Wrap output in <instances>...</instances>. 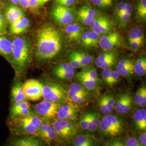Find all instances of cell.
I'll return each instance as SVG.
<instances>
[{
    "instance_id": "1",
    "label": "cell",
    "mask_w": 146,
    "mask_h": 146,
    "mask_svg": "<svg viewBox=\"0 0 146 146\" xmlns=\"http://www.w3.org/2000/svg\"><path fill=\"white\" fill-rule=\"evenodd\" d=\"M62 48L60 33L52 25L42 27L37 34L36 55L41 60L54 58Z\"/></svg>"
},
{
    "instance_id": "2",
    "label": "cell",
    "mask_w": 146,
    "mask_h": 146,
    "mask_svg": "<svg viewBox=\"0 0 146 146\" xmlns=\"http://www.w3.org/2000/svg\"><path fill=\"white\" fill-rule=\"evenodd\" d=\"M12 43L13 62L19 68L26 67L31 60V49L28 41L25 37H16Z\"/></svg>"
},
{
    "instance_id": "3",
    "label": "cell",
    "mask_w": 146,
    "mask_h": 146,
    "mask_svg": "<svg viewBox=\"0 0 146 146\" xmlns=\"http://www.w3.org/2000/svg\"><path fill=\"white\" fill-rule=\"evenodd\" d=\"M99 125L100 129L104 134L108 135H119L123 131L121 121L115 115H106L100 122Z\"/></svg>"
},
{
    "instance_id": "4",
    "label": "cell",
    "mask_w": 146,
    "mask_h": 146,
    "mask_svg": "<svg viewBox=\"0 0 146 146\" xmlns=\"http://www.w3.org/2000/svg\"><path fill=\"white\" fill-rule=\"evenodd\" d=\"M26 100L36 101L42 98L43 84L35 79H30L23 84Z\"/></svg>"
},
{
    "instance_id": "5",
    "label": "cell",
    "mask_w": 146,
    "mask_h": 146,
    "mask_svg": "<svg viewBox=\"0 0 146 146\" xmlns=\"http://www.w3.org/2000/svg\"><path fill=\"white\" fill-rule=\"evenodd\" d=\"M42 98L44 100L57 103L66 98L65 91L62 87L56 84L43 85Z\"/></svg>"
},
{
    "instance_id": "6",
    "label": "cell",
    "mask_w": 146,
    "mask_h": 146,
    "mask_svg": "<svg viewBox=\"0 0 146 146\" xmlns=\"http://www.w3.org/2000/svg\"><path fill=\"white\" fill-rule=\"evenodd\" d=\"M52 18L60 25L67 26L72 23L74 16L71 10L67 7L55 5L52 11Z\"/></svg>"
},
{
    "instance_id": "7",
    "label": "cell",
    "mask_w": 146,
    "mask_h": 146,
    "mask_svg": "<svg viewBox=\"0 0 146 146\" xmlns=\"http://www.w3.org/2000/svg\"><path fill=\"white\" fill-rule=\"evenodd\" d=\"M60 105L57 103L44 100L36 104L35 110L37 113L45 118H54L58 113Z\"/></svg>"
},
{
    "instance_id": "8",
    "label": "cell",
    "mask_w": 146,
    "mask_h": 146,
    "mask_svg": "<svg viewBox=\"0 0 146 146\" xmlns=\"http://www.w3.org/2000/svg\"><path fill=\"white\" fill-rule=\"evenodd\" d=\"M120 34L117 32H113L100 37L98 44L104 52L110 51L120 44Z\"/></svg>"
},
{
    "instance_id": "9",
    "label": "cell",
    "mask_w": 146,
    "mask_h": 146,
    "mask_svg": "<svg viewBox=\"0 0 146 146\" xmlns=\"http://www.w3.org/2000/svg\"><path fill=\"white\" fill-rule=\"evenodd\" d=\"M91 26L93 31L99 35H102L106 34L110 31L111 28V23L108 18L104 16H100L95 19Z\"/></svg>"
},
{
    "instance_id": "10",
    "label": "cell",
    "mask_w": 146,
    "mask_h": 146,
    "mask_svg": "<svg viewBox=\"0 0 146 146\" xmlns=\"http://www.w3.org/2000/svg\"><path fill=\"white\" fill-rule=\"evenodd\" d=\"M4 15L7 22L10 25L25 16L23 11L15 5L7 6Z\"/></svg>"
},
{
    "instance_id": "11",
    "label": "cell",
    "mask_w": 146,
    "mask_h": 146,
    "mask_svg": "<svg viewBox=\"0 0 146 146\" xmlns=\"http://www.w3.org/2000/svg\"><path fill=\"white\" fill-rule=\"evenodd\" d=\"M30 26L29 20L25 16L11 24L9 33L12 35H20L27 31Z\"/></svg>"
},
{
    "instance_id": "12",
    "label": "cell",
    "mask_w": 146,
    "mask_h": 146,
    "mask_svg": "<svg viewBox=\"0 0 146 146\" xmlns=\"http://www.w3.org/2000/svg\"><path fill=\"white\" fill-rule=\"evenodd\" d=\"M13 43L5 35H0V55L10 60L12 56Z\"/></svg>"
},
{
    "instance_id": "13",
    "label": "cell",
    "mask_w": 146,
    "mask_h": 146,
    "mask_svg": "<svg viewBox=\"0 0 146 146\" xmlns=\"http://www.w3.org/2000/svg\"><path fill=\"white\" fill-rule=\"evenodd\" d=\"M65 32L71 41H78L82 35V28L77 23H71L66 27Z\"/></svg>"
},
{
    "instance_id": "14",
    "label": "cell",
    "mask_w": 146,
    "mask_h": 146,
    "mask_svg": "<svg viewBox=\"0 0 146 146\" xmlns=\"http://www.w3.org/2000/svg\"><path fill=\"white\" fill-rule=\"evenodd\" d=\"M133 119L136 127L141 131L146 130V110L145 108L136 110L134 113Z\"/></svg>"
},
{
    "instance_id": "15",
    "label": "cell",
    "mask_w": 146,
    "mask_h": 146,
    "mask_svg": "<svg viewBox=\"0 0 146 146\" xmlns=\"http://www.w3.org/2000/svg\"><path fill=\"white\" fill-rule=\"evenodd\" d=\"M11 96L15 102H19L26 100V96L23 89V84L17 82L15 84L11 89Z\"/></svg>"
},
{
    "instance_id": "16",
    "label": "cell",
    "mask_w": 146,
    "mask_h": 146,
    "mask_svg": "<svg viewBox=\"0 0 146 146\" xmlns=\"http://www.w3.org/2000/svg\"><path fill=\"white\" fill-rule=\"evenodd\" d=\"M72 113H77V109L73 105L65 104L60 106L56 116L58 119L65 120L66 117Z\"/></svg>"
},
{
    "instance_id": "17",
    "label": "cell",
    "mask_w": 146,
    "mask_h": 146,
    "mask_svg": "<svg viewBox=\"0 0 146 146\" xmlns=\"http://www.w3.org/2000/svg\"><path fill=\"white\" fill-rule=\"evenodd\" d=\"M18 120L21 127L26 132L33 135H35L38 133L39 129L32 125L25 116H22V117L19 118Z\"/></svg>"
},
{
    "instance_id": "18",
    "label": "cell",
    "mask_w": 146,
    "mask_h": 146,
    "mask_svg": "<svg viewBox=\"0 0 146 146\" xmlns=\"http://www.w3.org/2000/svg\"><path fill=\"white\" fill-rule=\"evenodd\" d=\"M76 78L81 82V84H82L84 88L89 90H94L97 86L98 81L93 78L81 75L78 74L76 75Z\"/></svg>"
},
{
    "instance_id": "19",
    "label": "cell",
    "mask_w": 146,
    "mask_h": 146,
    "mask_svg": "<svg viewBox=\"0 0 146 146\" xmlns=\"http://www.w3.org/2000/svg\"><path fill=\"white\" fill-rule=\"evenodd\" d=\"M79 94H84L88 95V93L86 91V89L80 84L76 83L71 84L68 88V98H72Z\"/></svg>"
},
{
    "instance_id": "20",
    "label": "cell",
    "mask_w": 146,
    "mask_h": 146,
    "mask_svg": "<svg viewBox=\"0 0 146 146\" xmlns=\"http://www.w3.org/2000/svg\"><path fill=\"white\" fill-rule=\"evenodd\" d=\"M134 72L139 76L145 75L146 73V58L145 57L139 58L134 65Z\"/></svg>"
},
{
    "instance_id": "21",
    "label": "cell",
    "mask_w": 146,
    "mask_h": 146,
    "mask_svg": "<svg viewBox=\"0 0 146 146\" xmlns=\"http://www.w3.org/2000/svg\"><path fill=\"white\" fill-rule=\"evenodd\" d=\"M134 101L140 107L145 108L146 106V88L143 87L139 89L134 96Z\"/></svg>"
},
{
    "instance_id": "22",
    "label": "cell",
    "mask_w": 146,
    "mask_h": 146,
    "mask_svg": "<svg viewBox=\"0 0 146 146\" xmlns=\"http://www.w3.org/2000/svg\"><path fill=\"white\" fill-rule=\"evenodd\" d=\"M73 143L75 146H91L93 145L94 141L89 136L80 135L74 139Z\"/></svg>"
},
{
    "instance_id": "23",
    "label": "cell",
    "mask_w": 146,
    "mask_h": 146,
    "mask_svg": "<svg viewBox=\"0 0 146 146\" xmlns=\"http://www.w3.org/2000/svg\"><path fill=\"white\" fill-rule=\"evenodd\" d=\"M76 57L78 58L80 67H87L93 62V57L89 55H87L84 52L74 50Z\"/></svg>"
},
{
    "instance_id": "24",
    "label": "cell",
    "mask_w": 146,
    "mask_h": 146,
    "mask_svg": "<svg viewBox=\"0 0 146 146\" xmlns=\"http://www.w3.org/2000/svg\"><path fill=\"white\" fill-rule=\"evenodd\" d=\"M14 145L17 146H37L40 145V143L36 139L31 137L17 139L14 142Z\"/></svg>"
},
{
    "instance_id": "25",
    "label": "cell",
    "mask_w": 146,
    "mask_h": 146,
    "mask_svg": "<svg viewBox=\"0 0 146 146\" xmlns=\"http://www.w3.org/2000/svg\"><path fill=\"white\" fill-rule=\"evenodd\" d=\"M134 40H140L143 41L144 34L140 28L134 27L129 33V42Z\"/></svg>"
},
{
    "instance_id": "26",
    "label": "cell",
    "mask_w": 146,
    "mask_h": 146,
    "mask_svg": "<svg viewBox=\"0 0 146 146\" xmlns=\"http://www.w3.org/2000/svg\"><path fill=\"white\" fill-rule=\"evenodd\" d=\"M84 67L85 68H84L80 73H78V74L93 78L98 81H99V78L98 76V74L95 68L92 67Z\"/></svg>"
},
{
    "instance_id": "27",
    "label": "cell",
    "mask_w": 146,
    "mask_h": 146,
    "mask_svg": "<svg viewBox=\"0 0 146 146\" xmlns=\"http://www.w3.org/2000/svg\"><path fill=\"white\" fill-rule=\"evenodd\" d=\"M113 57H116L115 52H110V51H107V52H102L100 54L98 57L96 58L95 61V64L96 66L99 67L100 66L109 59L110 58H113Z\"/></svg>"
},
{
    "instance_id": "28",
    "label": "cell",
    "mask_w": 146,
    "mask_h": 146,
    "mask_svg": "<svg viewBox=\"0 0 146 146\" xmlns=\"http://www.w3.org/2000/svg\"><path fill=\"white\" fill-rule=\"evenodd\" d=\"M128 95V93H125L121 95L120 98L117 100L116 104H115L114 107L115 110L116 111L117 113L121 115L124 114V107Z\"/></svg>"
},
{
    "instance_id": "29",
    "label": "cell",
    "mask_w": 146,
    "mask_h": 146,
    "mask_svg": "<svg viewBox=\"0 0 146 146\" xmlns=\"http://www.w3.org/2000/svg\"><path fill=\"white\" fill-rule=\"evenodd\" d=\"M24 116L31 123L32 125L36 127L38 129H40L43 123L42 119L40 117L37 116L36 115H33L31 114H29Z\"/></svg>"
},
{
    "instance_id": "30",
    "label": "cell",
    "mask_w": 146,
    "mask_h": 146,
    "mask_svg": "<svg viewBox=\"0 0 146 146\" xmlns=\"http://www.w3.org/2000/svg\"><path fill=\"white\" fill-rule=\"evenodd\" d=\"M116 70L120 74V76L127 77L133 74V72H134V68L125 67L118 64L116 66Z\"/></svg>"
},
{
    "instance_id": "31",
    "label": "cell",
    "mask_w": 146,
    "mask_h": 146,
    "mask_svg": "<svg viewBox=\"0 0 146 146\" xmlns=\"http://www.w3.org/2000/svg\"><path fill=\"white\" fill-rule=\"evenodd\" d=\"M137 12L139 17L143 19H146V0H140L137 5Z\"/></svg>"
},
{
    "instance_id": "32",
    "label": "cell",
    "mask_w": 146,
    "mask_h": 146,
    "mask_svg": "<svg viewBox=\"0 0 146 146\" xmlns=\"http://www.w3.org/2000/svg\"><path fill=\"white\" fill-rule=\"evenodd\" d=\"M75 68L73 67L70 63H62L58 64L55 69V73L65 72H74Z\"/></svg>"
},
{
    "instance_id": "33",
    "label": "cell",
    "mask_w": 146,
    "mask_h": 146,
    "mask_svg": "<svg viewBox=\"0 0 146 146\" xmlns=\"http://www.w3.org/2000/svg\"><path fill=\"white\" fill-rule=\"evenodd\" d=\"M86 32L88 35L89 40L90 41L92 47L96 46L98 44V43L99 41L100 35L98 34L97 33H96L95 31H93V30L89 31Z\"/></svg>"
},
{
    "instance_id": "34",
    "label": "cell",
    "mask_w": 146,
    "mask_h": 146,
    "mask_svg": "<svg viewBox=\"0 0 146 146\" xmlns=\"http://www.w3.org/2000/svg\"><path fill=\"white\" fill-rule=\"evenodd\" d=\"M78 11L83 13L90 17L95 18L96 15V11L87 5H83L79 9Z\"/></svg>"
},
{
    "instance_id": "35",
    "label": "cell",
    "mask_w": 146,
    "mask_h": 146,
    "mask_svg": "<svg viewBox=\"0 0 146 146\" xmlns=\"http://www.w3.org/2000/svg\"><path fill=\"white\" fill-rule=\"evenodd\" d=\"M31 114L29 108H16L12 107L11 115L14 117L24 116Z\"/></svg>"
},
{
    "instance_id": "36",
    "label": "cell",
    "mask_w": 146,
    "mask_h": 146,
    "mask_svg": "<svg viewBox=\"0 0 146 146\" xmlns=\"http://www.w3.org/2000/svg\"><path fill=\"white\" fill-rule=\"evenodd\" d=\"M78 19L80 20V21L84 25L88 26H92L95 19L93 17H90L78 11Z\"/></svg>"
},
{
    "instance_id": "37",
    "label": "cell",
    "mask_w": 146,
    "mask_h": 146,
    "mask_svg": "<svg viewBox=\"0 0 146 146\" xmlns=\"http://www.w3.org/2000/svg\"><path fill=\"white\" fill-rule=\"evenodd\" d=\"M52 128L55 131L56 135L62 137H68L66 133L63 129L61 126L58 122V120H55L52 124Z\"/></svg>"
},
{
    "instance_id": "38",
    "label": "cell",
    "mask_w": 146,
    "mask_h": 146,
    "mask_svg": "<svg viewBox=\"0 0 146 146\" xmlns=\"http://www.w3.org/2000/svg\"><path fill=\"white\" fill-rule=\"evenodd\" d=\"M7 23L5 15L0 11V35H4L7 33Z\"/></svg>"
},
{
    "instance_id": "39",
    "label": "cell",
    "mask_w": 146,
    "mask_h": 146,
    "mask_svg": "<svg viewBox=\"0 0 146 146\" xmlns=\"http://www.w3.org/2000/svg\"><path fill=\"white\" fill-rule=\"evenodd\" d=\"M57 78L61 80H69L73 78L74 76V72H65L55 73Z\"/></svg>"
},
{
    "instance_id": "40",
    "label": "cell",
    "mask_w": 146,
    "mask_h": 146,
    "mask_svg": "<svg viewBox=\"0 0 146 146\" xmlns=\"http://www.w3.org/2000/svg\"><path fill=\"white\" fill-rule=\"evenodd\" d=\"M90 1L99 7H107L113 4V0H90Z\"/></svg>"
},
{
    "instance_id": "41",
    "label": "cell",
    "mask_w": 146,
    "mask_h": 146,
    "mask_svg": "<svg viewBox=\"0 0 146 146\" xmlns=\"http://www.w3.org/2000/svg\"><path fill=\"white\" fill-rule=\"evenodd\" d=\"M99 105L100 110L104 115H107L110 113L107 107V101H106V95H104V96L101 97V98L100 99Z\"/></svg>"
},
{
    "instance_id": "42",
    "label": "cell",
    "mask_w": 146,
    "mask_h": 146,
    "mask_svg": "<svg viewBox=\"0 0 146 146\" xmlns=\"http://www.w3.org/2000/svg\"><path fill=\"white\" fill-rule=\"evenodd\" d=\"M69 62L70 65L74 68L80 67V63L78 62V58L75 54V51H72L69 54Z\"/></svg>"
},
{
    "instance_id": "43",
    "label": "cell",
    "mask_w": 146,
    "mask_h": 146,
    "mask_svg": "<svg viewBox=\"0 0 146 146\" xmlns=\"http://www.w3.org/2000/svg\"><path fill=\"white\" fill-rule=\"evenodd\" d=\"M107 101V107L109 113L111 112L114 108L115 100L114 98L110 95H106Z\"/></svg>"
},
{
    "instance_id": "44",
    "label": "cell",
    "mask_w": 146,
    "mask_h": 146,
    "mask_svg": "<svg viewBox=\"0 0 146 146\" xmlns=\"http://www.w3.org/2000/svg\"><path fill=\"white\" fill-rule=\"evenodd\" d=\"M102 76L104 82L109 86H111V81H110V72L111 70L110 68L102 69Z\"/></svg>"
},
{
    "instance_id": "45",
    "label": "cell",
    "mask_w": 146,
    "mask_h": 146,
    "mask_svg": "<svg viewBox=\"0 0 146 146\" xmlns=\"http://www.w3.org/2000/svg\"><path fill=\"white\" fill-rule=\"evenodd\" d=\"M88 95H84V94H79L73 96L72 98H68L70 100V101L74 102V103H78V104H81L84 102L86 99V97Z\"/></svg>"
},
{
    "instance_id": "46",
    "label": "cell",
    "mask_w": 146,
    "mask_h": 146,
    "mask_svg": "<svg viewBox=\"0 0 146 146\" xmlns=\"http://www.w3.org/2000/svg\"><path fill=\"white\" fill-rule=\"evenodd\" d=\"M56 134L52 128V129L51 131H49L48 133H47V134L44 135L41 137L43 140H44L46 142L49 143L50 141L54 140L56 137Z\"/></svg>"
},
{
    "instance_id": "47",
    "label": "cell",
    "mask_w": 146,
    "mask_h": 146,
    "mask_svg": "<svg viewBox=\"0 0 146 146\" xmlns=\"http://www.w3.org/2000/svg\"><path fill=\"white\" fill-rule=\"evenodd\" d=\"M89 116H90V113H87L82 117L81 119L80 120V125L82 129H84V130L87 129V127H88L89 120Z\"/></svg>"
},
{
    "instance_id": "48",
    "label": "cell",
    "mask_w": 146,
    "mask_h": 146,
    "mask_svg": "<svg viewBox=\"0 0 146 146\" xmlns=\"http://www.w3.org/2000/svg\"><path fill=\"white\" fill-rule=\"evenodd\" d=\"M120 75L116 70H111L110 72V81L111 86L117 84L120 79Z\"/></svg>"
},
{
    "instance_id": "49",
    "label": "cell",
    "mask_w": 146,
    "mask_h": 146,
    "mask_svg": "<svg viewBox=\"0 0 146 146\" xmlns=\"http://www.w3.org/2000/svg\"><path fill=\"white\" fill-rule=\"evenodd\" d=\"M115 58L116 57L110 58L104 61V62L102 63L100 66L99 68L101 69H105V68H110V67H112L113 65H114L115 63Z\"/></svg>"
},
{
    "instance_id": "50",
    "label": "cell",
    "mask_w": 146,
    "mask_h": 146,
    "mask_svg": "<svg viewBox=\"0 0 146 146\" xmlns=\"http://www.w3.org/2000/svg\"><path fill=\"white\" fill-rule=\"evenodd\" d=\"M131 104H132V98L131 95L128 94L127 96V98L125 101V107H124V114H128L131 110Z\"/></svg>"
},
{
    "instance_id": "51",
    "label": "cell",
    "mask_w": 146,
    "mask_h": 146,
    "mask_svg": "<svg viewBox=\"0 0 146 146\" xmlns=\"http://www.w3.org/2000/svg\"><path fill=\"white\" fill-rule=\"evenodd\" d=\"M125 146H141V143L134 137H129L125 142Z\"/></svg>"
},
{
    "instance_id": "52",
    "label": "cell",
    "mask_w": 146,
    "mask_h": 146,
    "mask_svg": "<svg viewBox=\"0 0 146 146\" xmlns=\"http://www.w3.org/2000/svg\"><path fill=\"white\" fill-rule=\"evenodd\" d=\"M81 41L82 42V44L85 47H92L90 41L89 40V38L87 32H86L84 34H82V35L81 36Z\"/></svg>"
},
{
    "instance_id": "53",
    "label": "cell",
    "mask_w": 146,
    "mask_h": 146,
    "mask_svg": "<svg viewBox=\"0 0 146 146\" xmlns=\"http://www.w3.org/2000/svg\"><path fill=\"white\" fill-rule=\"evenodd\" d=\"M131 14L128 13H124L118 17V19L122 25H126L131 19Z\"/></svg>"
},
{
    "instance_id": "54",
    "label": "cell",
    "mask_w": 146,
    "mask_h": 146,
    "mask_svg": "<svg viewBox=\"0 0 146 146\" xmlns=\"http://www.w3.org/2000/svg\"><path fill=\"white\" fill-rule=\"evenodd\" d=\"M125 5H126L125 2H121L117 5L116 9V14L117 17L123 14L124 10L125 9Z\"/></svg>"
},
{
    "instance_id": "55",
    "label": "cell",
    "mask_w": 146,
    "mask_h": 146,
    "mask_svg": "<svg viewBox=\"0 0 146 146\" xmlns=\"http://www.w3.org/2000/svg\"><path fill=\"white\" fill-rule=\"evenodd\" d=\"M75 1L76 0H56V2L58 5L64 7L73 5Z\"/></svg>"
},
{
    "instance_id": "56",
    "label": "cell",
    "mask_w": 146,
    "mask_h": 146,
    "mask_svg": "<svg viewBox=\"0 0 146 146\" xmlns=\"http://www.w3.org/2000/svg\"><path fill=\"white\" fill-rule=\"evenodd\" d=\"M129 42L131 49L134 50H137L141 47V46L143 44V41L140 40H134Z\"/></svg>"
},
{
    "instance_id": "57",
    "label": "cell",
    "mask_w": 146,
    "mask_h": 146,
    "mask_svg": "<svg viewBox=\"0 0 146 146\" xmlns=\"http://www.w3.org/2000/svg\"><path fill=\"white\" fill-rule=\"evenodd\" d=\"M39 1L40 0H29V8L32 11H36L38 7H40Z\"/></svg>"
},
{
    "instance_id": "58",
    "label": "cell",
    "mask_w": 146,
    "mask_h": 146,
    "mask_svg": "<svg viewBox=\"0 0 146 146\" xmlns=\"http://www.w3.org/2000/svg\"><path fill=\"white\" fill-rule=\"evenodd\" d=\"M119 64L121 66L125 67L134 68V64H133V63L131 62V61H129L128 60L122 59L119 61Z\"/></svg>"
},
{
    "instance_id": "59",
    "label": "cell",
    "mask_w": 146,
    "mask_h": 146,
    "mask_svg": "<svg viewBox=\"0 0 146 146\" xmlns=\"http://www.w3.org/2000/svg\"><path fill=\"white\" fill-rule=\"evenodd\" d=\"M90 118L92 122L94 123L96 126H99L100 123L99 117L96 113H90Z\"/></svg>"
},
{
    "instance_id": "60",
    "label": "cell",
    "mask_w": 146,
    "mask_h": 146,
    "mask_svg": "<svg viewBox=\"0 0 146 146\" xmlns=\"http://www.w3.org/2000/svg\"><path fill=\"white\" fill-rule=\"evenodd\" d=\"M29 0H20L19 3V5L25 9H28L29 8Z\"/></svg>"
},
{
    "instance_id": "61",
    "label": "cell",
    "mask_w": 146,
    "mask_h": 146,
    "mask_svg": "<svg viewBox=\"0 0 146 146\" xmlns=\"http://www.w3.org/2000/svg\"><path fill=\"white\" fill-rule=\"evenodd\" d=\"M140 143L141 144V146H146V132L143 133L141 134V135L140 136Z\"/></svg>"
},
{
    "instance_id": "62",
    "label": "cell",
    "mask_w": 146,
    "mask_h": 146,
    "mask_svg": "<svg viewBox=\"0 0 146 146\" xmlns=\"http://www.w3.org/2000/svg\"><path fill=\"white\" fill-rule=\"evenodd\" d=\"M49 1H50V0H40V1H39L40 7L44 5L46 3H47V2H48Z\"/></svg>"
},
{
    "instance_id": "63",
    "label": "cell",
    "mask_w": 146,
    "mask_h": 146,
    "mask_svg": "<svg viewBox=\"0 0 146 146\" xmlns=\"http://www.w3.org/2000/svg\"><path fill=\"white\" fill-rule=\"evenodd\" d=\"M9 1L13 5H19L20 0H9Z\"/></svg>"
},
{
    "instance_id": "64",
    "label": "cell",
    "mask_w": 146,
    "mask_h": 146,
    "mask_svg": "<svg viewBox=\"0 0 146 146\" xmlns=\"http://www.w3.org/2000/svg\"><path fill=\"white\" fill-rule=\"evenodd\" d=\"M4 7V3L2 0H0V11H1Z\"/></svg>"
}]
</instances>
